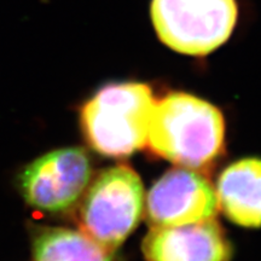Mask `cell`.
Wrapping results in <instances>:
<instances>
[{"instance_id":"obj_1","label":"cell","mask_w":261,"mask_h":261,"mask_svg":"<svg viewBox=\"0 0 261 261\" xmlns=\"http://www.w3.org/2000/svg\"><path fill=\"white\" fill-rule=\"evenodd\" d=\"M223 114L211 103L187 93L155 100L146 145L179 167L203 169L224 149Z\"/></svg>"},{"instance_id":"obj_2","label":"cell","mask_w":261,"mask_h":261,"mask_svg":"<svg viewBox=\"0 0 261 261\" xmlns=\"http://www.w3.org/2000/svg\"><path fill=\"white\" fill-rule=\"evenodd\" d=\"M155 99L145 84L108 85L85 104L81 123L90 145L104 156L126 158L148 143Z\"/></svg>"},{"instance_id":"obj_3","label":"cell","mask_w":261,"mask_h":261,"mask_svg":"<svg viewBox=\"0 0 261 261\" xmlns=\"http://www.w3.org/2000/svg\"><path fill=\"white\" fill-rule=\"evenodd\" d=\"M144 188L128 166L100 173L85 194L79 211L80 231L114 253L139 224Z\"/></svg>"},{"instance_id":"obj_4","label":"cell","mask_w":261,"mask_h":261,"mask_svg":"<svg viewBox=\"0 0 261 261\" xmlns=\"http://www.w3.org/2000/svg\"><path fill=\"white\" fill-rule=\"evenodd\" d=\"M150 16L166 46L205 56L228 40L236 27V0H152Z\"/></svg>"},{"instance_id":"obj_5","label":"cell","mask_w":261,"mask_h":261,"mask_svg":"<svg viewBox=\"0 0 261 261\" xmlns=\"http://www.w3.org/2000/svg\"><path fill=\"white\" fill-rule=\"evenodd\" d=\"M91 162L80 148L45 154L23 169L19 187L25 202L35 210L58 213L76 203L91 180Z\"/></svg>"},{"instance_id":"obj_6","label":"cell","mask_w":261,"mask_h":261,"mask_svg":"<svg viewBox=\"0 0 261 261\" xmlns=\"http://www.w3.org/2000/svg\"><path fill=\"white\" fill-rule=\"evenodd\" d=\"M146 219L152 227H173L214 220L219 212L217 191L195 169H169L150 189Z\"/></svg>"},{"instance_id":"obj_7","label":"cell","mask_w":261,"mask_h":261,"mask_svg":"<svg viewBox=\"0 0 261 261\" xmlns=\"http://www.w3.org/2000/svg\"><path fill=\"white\" fill-rule=\"evenodd\" d=\"M146 261H227L231 248L215 220L152 227L144 238Z\"/></svg>"},{"instance_id":"obj_8","label":"cell","mask_w":261,"mask_h":261,"mask_svg":"<svg viewBox=\"0 0 261 261\" xmlns=\"http://www.w3.org/2000/svg\"><path fill=\"white\" fill-rule=\"evenodd\" d=\"M215 191L228 220L244 227H261V159H243L228 166Z\"/></svg>"},{"instance_id":"obj_9","label":"cell","mask_w":261,"mask_h":261,"mask_svg":"<svg viewBox=\"0 0 261 261\" xmlns=\"http://www.w3.org/2000/svg\"><path fill=\"white\" fill-rule=\"evenodd\" d=\"M34 261H113L107 250L83 231L44 228L33 241Z\"/></svg>"}]
</instances>
